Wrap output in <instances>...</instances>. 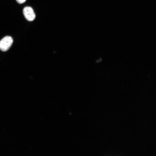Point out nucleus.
Here are the masks:
<instances>
[{"mask_svg": "<svg viewBox=\"0 0 156 156\" xmlns=\"http://www.w3.org/2000/svg\"><path fill=\"white\" fill-rule=\"evenodd\" d=\"M13 42L12 38L10 36H6L0 42V49L3 52L8 51L11 47Z\"/></svg>", "mask_w": 156, "mask_h": 156, "instance_id": "nucleus-1", "label": "nucleus"}, {"mask_svg": "<svg viewBox=\"0 0 156 156\" xmlns=\"http://www.w3.org/2000/svg\"><path fill=\"white\" fill-rule=\"evenodd\" d=\"M23 12L25 17L28 21H32L35 19V14L31 7H27L24 8Z\"/></svg>", "mask_w": 156, "mask_h": 156, "instance_id": "nucleus-2", "label": "nucleus"}, {"mask_svg": "<svg viewBox=\"0 0 156 156\" xmlns=\"http://www.w3.org/2000/svg\"><path fill=\"white\" fill-rule=\"evenodd\" d=\"M17 2L19 4H22L24 3L26 0H16Z\"/></svg>", "mask_w": 156, "mask_h": 156, "instance_id": "nucleus-3", "label": "nucleus"}]
</instances>
